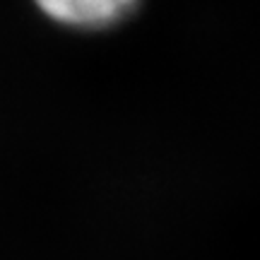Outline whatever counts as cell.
Segmentation results:
<instances>
[{
    "label": "cell",
    "instance_id": "1",
    "mask_svg": "<svg viewBox=\"0 0 260 260\" xmlns=\"http://www.w3.org/2000/svg\"><path fill=\"white\" fill-rule=\"evenodd\" d=\"M41 12L73 29H109L138 10L140 0H34Z\"/></svg>",
    "mask_w": 260,
    "mask_h": 260
}]
</instances>
